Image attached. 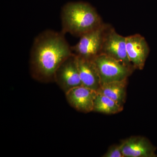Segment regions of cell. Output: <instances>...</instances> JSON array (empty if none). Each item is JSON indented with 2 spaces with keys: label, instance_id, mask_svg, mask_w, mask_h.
Segmentation results:
<instances>
[{
  "label": "cell",
  "instance_id": "6da1fadb",
  "mask_svg": "<svg viewBox=\"0 0 157 157\" xmlns=\"http://www.w3.org/2000/svg\"><path fill=\"white\" fill-rule=\"evenodd\" d=\"M63 32L46 30L34 39L30 57L31 73L42 81L54 80L58 68L73 54Z\"/></svg>",
  "mask_w": 157,
  "mask_h": 157
},
{
  "label": "cell",
  "instance_id": "7a4b0ae2",
  "mask_svg": "<svg viewBox=\"0 0 157 157\" xmlns=\"http://www.w3.org/2000/svg\"><path fill=\"white\" fill-rule=\"evenodd\" d=\"M61 20L62 32L79 37L104 23L94 8L82 2H70L64 5Z\"/></svg>",
  "mask_w": 157,
  "mask_h": 157
},
{
  "label": "cell",
  "instance_id": "3957f363",
  "mask_svg": "<svg viewBox=\"0 0 157 157\" xmlns=\"http://www.w3.org/2000/svg\"><path fill=\"white\" fill-rule=\"evenodd\" d=\"M92 61L98 71L101 85L126 79L131 75L133 69L103 53L96 57Z\"/></svg>",
  "mask_w": 157,
  "mask_h": 157
},
{
  "label": "cell",
  "instance_id": "277c9868",
  "mask_svg": "<svg viewBox=\"0 0 157 157\" xmlns=\"http://www.w3.org/2000/svg\"><path fill=\"white\" fill-rule=\"evenodd\" d=\"M109 25L104 23L80 37L77 44L71 46L72 52L78 57L92 60L101 53L105 32Z\"/></svg>",
  "mask_w": 157,
  "mask_h": 157
},
{
  "label": "cell",
  "instance_id": "5b68a950",
  "mask_svg": "<svg viewBox=\"0 0 157 157\" xmlns=\"http://www.w3.org/2000/svg\"><path fill=\"white\" fill-rule=\"evenodd\" d=\"M101 53L112 57L134 69L127 55L126 37L118 33L110 25L104 35Z\"/></svg>",
  "mask_w": 157,
  "mask_h": 157
},
{
  "label": "cell",
  "instance_id": "8992f818",
  "mask_svg": "<svg viewBox=\"0 0 157 157\" xmlns=\"http://www.w3.org/2000/svg\"><path fill=\"white\" fill-rule=\"evenodd\" d=\"M54 80L65 93L82 85L75 55L73 53L59 67L55 74Z\"/></svg>",
  "mask_w": 157,
  "mask_h": 157
},
{
  "label": "cell",
  "instance_id": "52a82bcc",
  "mask_svg": "<svg viewBox=\"0 0 157 157\" xmlns=\"http://www.w3.org/2000/svg\"><path fill=\"white\" fill-rule=\"evenodd\" d=\"M127 55L134 69L143 70L150 48L145 38L139 34L126 37Z\"/></svg>",
  "mask_w": 157,
  "mask_h": 157
},
{
  "label": "cell",
  "instance_id": "ba28073f",
  "mask_svg": "<svg viewBox=\"0 0 157 157\" xmlns=\"http://www.w3.org/2000/svg\"><path fill=\"white\" fill-rule=\"evenodd\" d=\"M97 91L81 85L73 88L66 92L70 105L78 111L89 113L94 111Z\"/></svg>",
  "mask_w": 157,
  "mask_h": 157
},
{
  "label": "cell",
  "instance_id": "9c48e42d",
  "mask_svg": "<svg viewBox=\"0 0 157 157\" xmlns=\"http://www.w3.org/2000/svg\"><path fill=\"white\" fill-rule=\"evenodd\" d=\"M124 157H156V147L145 137L134 136L121 144Z\"/></svg>",
  "mask_w": 157,
  "mask_h": 157
},
{
  "label": "cell",
  "instance_id": "30bf717a",
  "mask_svg": "<svg viewBox=\"0 0 157 157\" xmlns=\"http://www.w3.org/2000/svg\"><path fill=\"white\" fill-rule=\"evenodd\" d=\"M76 57L82 85L97 91L101 86V81L92 60Z\"/></svg>",
  "mask_w": 157,
  "mask_h": 157
},
{
  "label": "cell",
  "instance_id": "8fae6325",
  "mask_svg": "<svg viewBox=\"0 0 157 157\" xmlns=\"http://www.w3.org/2000/svg\"><path fill=\"white\" fill-rule=\"evenodd\" d=\"M128 78L101 85L98 93L107 96L123 106L126 97Z\"/></svg>",
  "mask_w": 157,
  "mask_h": 157
},
{
  "label": "cell",
  "instance_id": "7c38bea8",
  "mask_svg": "<svg viewBox=\"0 0 157 157\" xmlns=\"http://www.w3.org/2000/svg\"><path fill=\"white\" fill-rule=\"evenodd\" d=\"M123 109L121 106L107 96L98 93L94 101V111L104 114H115Z\"/></svg>",
  "mask_w": 157,
  "mask_h": 157
},
{
  "label": "cell",
  "instance_id": "4fadbf2b",
  "mask_svg": "<svg viewBox=\"0 0 157 157\" xmlns=\"http://www.w3.org/2000/svg\"><path fill=\"white\" fill-rule=\"evenodd\" d=\"M104 157H124L121 144L111 146L103 156Z\"/></svg>",
  "mask_w": 157,
  "mask_h": 157
}]
</instances>
